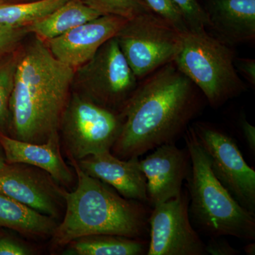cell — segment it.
<instances>
[{
    "label": "cell",
    "mask_w": 255,
    "mask_h": 255,
    "mask_svg": "<svg viewBox=\"0 0 255 255\" xmlns=\"http://www.w3.org/2000/svg\"><path fill=\"white\" fill-rule=\"evenodd\" d=\"M127 20L114 15H102L45 42L56 59L75 70L91 59L105 42L115 36Z\"/></svg>",
    "instance_id": "obj_12"
},
{
    "label": "cell",
    "mask_w": 255,
    "mask_h": 255,
    "mask_svg": "<svg viewBox=\"0 0 255 255\" xmlns=\"http://www.w3.org/2000/svg\"><path fill=\"white\" fill-rule=\"evenodd\" d=\"M185 133L191 160L187 177L189 209L196 223L211 237L230 236L254 241L255 214L243 208L215 176L192 127Z\"/></svg>",
    "instance_id": "obj_4"
},
{
    "label": "cell",
    "mask_w": 255,
    "mask_h": 255,
    "mask_svg": "<svg viewBox=\"0 0 255 255\" xmlns=\"http://www.w3.org/2000/svg\"><path fill=\"white\" fill-rule=\"evenodd\" d=\"M0 146L7 163H21L45 171L62 185L69 186L73 174L60 151L59 134L45 143L23 141L0 132Z\"/></svg>",
    "instance_id": "obj_15"
},
{
    "label": "cell",
    "mask_w": 255,
    "mask_h": 255,
    "mask_svg": "<svg viewBox=\"0 0 255 255\" xmlns=\"http://www.w3.org/2000/svg\"><path fill=\"white\" fill-rule=\"evenodd\" d=\"M241 127L243 135L252 152H255V128L246 118L241 120Z\"/></svg>",
    "instance_id": "obj_29"
},
{
    "label": "cell",
    "mask_w": 255,
    "mask_h": 255,
    "mask_svg": "<svg viewBox=\"0 0 255 255\" xmlns=\"http://www.w3.org/2000/svg\"><path fill=\"white\" fill-rule=\"evenodd\" d=\"M62 191L50 174L33 166L6 163L0 169V194L55 219L64 201Z\"/></svg>",
    "instance_id": "obj_11"
},
{
    "label": "cell",
    "mask_w": 255,
    "mask_h": 255,
    "mask_svg": "<svg viewBox=\"0 0 255 255\" xmlns=\"http://www.w3.org/2000/svg\"><path fill=\"white\" fill-rule=\"evenodd\" d=\"M235 66L252 85H255V60L250 58H235Z\"/></svg>",
    "instance_id": "obj_28"
},
{
    "label": "cell",
    "mask_w": 255,
    "mask_h": 255,
    "mask_svg": "<svg viewBox=\"0 0 255 255\" xmlns=\"http://www.w3.org/2000/svg\"><path fill=\"white\" fill-rule=\"evenodd\" d=\"M192 128L215 176L243 208L255 214V171L245 160L236 140L206 124H194Z\"/></svg>",
    "instance_id": "obj_9"
},
{
    "label": "cell",
    "mask_w": 255,
    "mask_h": 255,
    "mask_svg": "<svg viewBox=\"0 0 255 255\" xmlns=\"http://www.w3.org/2000/svg\"><path fill=\"white\" fill-rule=\"evenodd\" d=\"M182 32L152 11L127 20L115 38L137 79L173 62L182 46Z\"/></svg>",
    "instance_id": "obj_6"
},
{
    "label": "cell",
    "mask_w": 255,
    "mask_h": 255,
    "mask_svg": "<svg viewBox=\"0 0 255 255\" xmlns=\"http://www.w3.org/2000/svg\"><path fill=\"white\" fill-rule=\"evenodd\" d=\"M145 78L122 106V128L112 148L121 159L173 143L201 110L199 89L174 62Z\"/></svg>",
    "instance_id": "obj_1"
},
{
    "label": "cell",
    "mask_w": 255,
    "mask_h": 255,
    "mask_svg": "<svg viewBox=\"0 0 255 255\" xmlns=\"http://www.w3.org/2000/svg\"><path fill=\"white\" fill-rule=\"evenodd\" d=\"M6 164V159H5V157L4 153L0 151V169Z\"/></svg>",
    "instance_id": "obj_31"
},
{
    "label": "cell",
    "mask_w": 255,
    "mask_h": 255,
    "mask_svg": "<svg viewBox=\"0 0 255 255\" xmlns=\"http://www.w3.org/2000/svg\"><path fill=\"white\" fill-rule=\"evenodd\" d=\"M187 191L157 204L148 219L147 255H205L206 244L191 226Z\"/></svg>",
    "instance_id": "obj_10"
},
{
    "label": "cell",
    "mask_w": 255,
    "mask_h": 255,
    "mask_svg": "<svg viewBox=\"0 0 255 255\" xmlns=\"http://www.w3.org/2000/svg\"><path fill=\"white\" fill-rule=\"evenodd\" d=\"M207 14L210 27L233 43L255 37V0H211Z\"/></svg>",
    "instance_id": "obj_16"
},
{
    "label": "cell",
    "mask_w": 255,
    "mask_h": 255,
    "mask_svg": "<svg viewBox=\"0 0 255 255\" xmlns=\"http://www.w3.org/2000/svg\"><path fill=\"white\" fill-rule=\"evenodd\" d=\"M75 75L38 37L20 53L9 105L14 138L41 144L59 134Z\"/></svg>",
    "instance_id": "obj_2"
},
{
    "label": "cell",
    "mask_w": 255,
    "mask_h": 255,
    "mask_svg": "<svg viewBox=\"0 0 255 255\" xmlns=\"http://www.w3.org/2000/svg\"><path fill=\"white\" fill-rule=\"evenodd\" d=\"M100 16V13L87 6L82 0H69L26 28L28 33H33L40 39L46 41Z\"/></svg>",
    "instance_id": "obj_17"
},
{
    "label": "cell",
    "mask_w": 255,
    "mask_h": 255,
    "mask_svg": "<svg viewBox=\"0 0 255 255\" xmlns=\"http://www.w3.org/2000/svg\"><path fill=\"white\" fill-rule=\"evenodd\" d=\"M68 253L75 255H146L147 246L144 239L95 235L78 238L69 243Z\"/></svg>",
    "instance_id": "obj_19"
},
{
    "label": "cell",
    "mask_w": 255,
    "mask_h": 255,
    "mask_svg": "<svg viewBox=\"0 0 255 255\" xmlns=\"http://www.w3.org/2000/svg\"><path fill=\"white\" fill-rule=\"evenodd\" d=\"M245 253L248 255H255V243H250L244 248Z\"/></svg>",
    "instance_id": "obj_30"
},
{
    "label": "cell",
    "mask_w": 255,
    "mask_h": 255,
    "mask_svg": "<svg viewBox=\"0 0 255 255\" xmlns=\"http://www.w3.org/2000/svg\"><path fill=\"white\" fill-rule=\"evenodd\" d=\"M205 251L206 255H236L240 253L228 241L219 237H212L206 244Z\"/></svg>",
    "instance_id": "obj_27"
},
{
    "label": "cell",
    "mask_w": 255,
    "mask_h": 255,
    "mask_svg": "<svg viewBox=\"0 0 255 255\" xmlns=\"http://www.w3.org/2000/svg\"><path fill=\"white\" fill-rule=\"evenodd\" d=\"M0 226L27 236L46 237L53 236L58 225L53 218L0 194Z\"/></svg>",
    "instance_id": "obj_18"
},
{
    "label": "cell",
    "mask_w": 255,
    "mask_h": 255,
    "mask_svg": "<svg viewBox=\"0 0 255 255\" xmlns=\"http://www.w3.org/2000/svg\"><path fill=\"white\" fill-rule=\"evenodd\" d=\"M173 62L212 107L223 105L246 90L232 50L206 31L182 33V46Z\"/></svg>",
    "instance_id": "obj_5"
},
{
    "label": "cell",
    "mask_w": 255,
    "mask_h": 255,
    "mask_svg": "<svg viewBox=\"0 0 255 255\" xmlns=\"http://www.w3.org/2000/svg\"><path fill=\"white\" fill-rule=\"evenodd\" d=\"M20 53L11 51L0 58V132L4 133L10 122V100Z\"/></svg>",
    "instance_id": "obj_21"
},
{
    "label": "cell",
    "mask_w": 255,
    "mask_h": 255,
    "mask_svg": "<svg viewBox=\"0 0 255 255\" xmlns=\"http://www.w3.org/2000/svg\"><path fill=\"white\" fill-rule=\"evenodd\" d=\"M75 70L85 96L110 110L122 107L138 85L115 37L105 42L91 59Z\"/></svg>",
    "instance_id": "obj_8"
},
{
    "label": "cell",
    "mask_w": 255,
    "mask_h": 255,
    "mask_svg": "<svg viewBox=\"0 0 255 255\" xmlns=\"http://www.w3.org/2000/svg\"><path fill=\"white\" fill-rule=\"evenodd\" d=\"M33 251L26 244L9 237H0V255H29Z\"/></svg>",
    "instance_id": "obj_26"
},
{
    "label": "cell",
    "mask_w": 255,
    "mask_h": 255,
    "mask_svg": "<svg viewBox=\"0 0 255 255\" xmlns=\"http://www.w3.org/2000/svg\"><path fill=\"white\" fill-rule=\"evenodd\" d=\"M153 150L139 161L147 182V204L152 207L180 194L191 168L187 148H179L173 142Z\"/></svg>",
    "instance_id": "obj_13"
},
{
    "label": "cell",
    "mask_w": 255,
    "mask_h": 255,
    "mask_svg": "<svg viewBox=\"0 0 255 255\" xmlns=\"http://www.w3.org/2000/svg\"><path fill=\"white\" fill-rule=\"evenodd\" d=\"M102 15H114L130 19L151 11L143 0H82Z\"/></svg>",
    "instance_id": "obj_22"
},
{
    "label": "cell",
    "mask_w": 255,
    "mask_h": 255,
    "mask_svg": "<svg viewBox=\"0 0 255 255\" xmlns=\"http://www.w3.org/2000/svg\"><path fill=\"white\" fill-rule=\"evenodd\" d=\"M69 0H35L19 4H0V24L26 26L45 17Z\"/></svg>",
    "instance_id": "obj_20"
},
{
    "label": "cell",
    "mask_w": 255,
    "mask_h": 255,
    "mask_svg": "<svg viewBox=\"0 0 255 255\" xmlns=\"http://www.w3.org/2000/svg\"><path fill=\"white\" fill-rule=\"evenodd\" d=\"M122 117L86 96H70L60 130L70 159L78 161L112 150L122 128Z\"/></svg>",
    "instance_id": "obj_7"
},
{
    "label": "cell",
    "mask_w": 255,
    "mask_h": 255,
    "mask_svg": "<svg viewBox=\"0 0 255 255\" xmlns=\"http://www.w3.org/2000/svg\"><path fill=\"white\" fill-rule=\"evenodd\" d=\"M139 161L138 157L121 159L107 151L76 162L84 172L110 186L123 197L146 204L147 182Z\"/></svg>",
    "instance_id": "obj_14"
},
{
    "label": "cell",
    "mask_w": 255,
    "mask_h": 255,
    "mask_svg": "<svg viewBox=\"0 0 255 255\" xmlns=\"http://www.w3.org/2000/svg\"><path fill=\"white\" fill-rule=\"evenodd\" d=\"M180 10L189 31H204L210 27L207 11L199 4L197 0H172Z\"/></svg>",
    "instance_id": "obj_23"
},
{
    "label": "cell",
    "mask_w": 255,
    "mask_h": 255,
    "mask_svg": "<svg viewBox=\"0 0 255 255\" xmlns=\"http://www.w3.org/2000/svg\"><path fill=\"white\" fill-rule=\"evenodd\" d=\"M70 163L76 172L78 185L75 191H62L65 216L52 236L53 243L68 246L78 238L95 235L144 239L150 214L145 204L126 199L84 172L76 161L70 159Z\"/></svg>",
    "instance_id": "obj_3"
},
{
    "label": "cell",
    "mask_w": 255,
    "mask_h": 255,
    "mask_svg": "<svg viewBox=\"0 0 255 255\" xmlns=\"http://www.w3.org/2000/svg\"><path fill=\"white\" fill-rule=\"evenodd\" d=\"M1 3H3V1H1V0H0V4H1Z\"/></svg>",
    "instance_id": "obj_32"
},
{
    "label": "cell",
    "mask_w": 255,
    "mask_h": 255,
    "mask_svg": "<svg viewBox=\"0 0 255 255\" xmlns=\"http://www.w3.org/2000/svg\"><path fill=\"white\" fill-rule=\"evenodd\" d=\"M28 33L26 26L0 24V55L13 51Z\"/></svg>",
    "instance_id": "obj_25"
},
{
    "label": "cell",
    "mask_w": 255,
    "mask_h": 255,
    "mask_svg": "<svg viewBox=\"0 0 255 255\" xmlns=\"http://www.w3.org/2000/svg\"><path fill=\"white\" fill-rule=\"evenodd\" d=\"M154 14L164 18L174 26L178 31L184 33L189 31L187 22L180 10L172 0H143Z\"/></svg>",
    "instance_id": "obj_24"
}]
</instances>
